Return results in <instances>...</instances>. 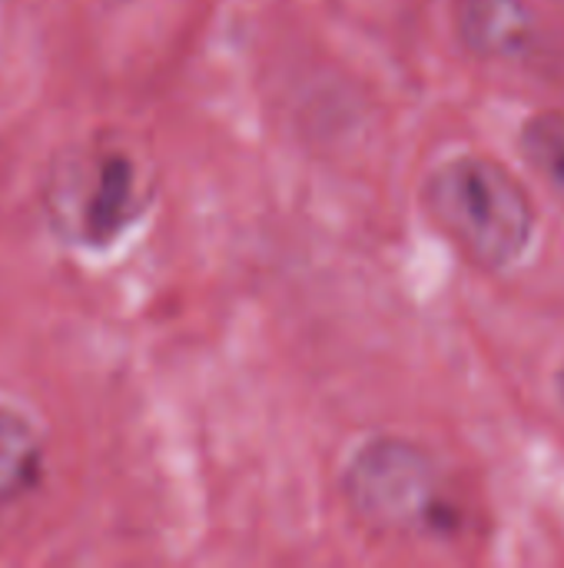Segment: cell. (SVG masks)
<instances>
[{"label":"cell","instance_id":"cell-1","mask_svg":"<svg viewBox=\"0 0 564 568\" xmlns=\"http://www.w3.org/2000/svg\"><path fill=\"white\" fill-rule=\"evenodd\" d=\"M425 203L439 226L489 270L512 266L535 233L529 193L509 170L485 156L442 163L425 186Z\"/></svg>","mask_w":564,"mask_h":568},{"label":"cell","instance_id":"cell-2","mask_svg":"<svg viewBox=\"0 0 564 568\" xmlns=\"http://www.w3.org/2000/svg\"><path fill=\"white\" fill-rule=\"evenodd\" d=\"M346 493L352 509L386 532H432L449 523L435 463L402 439L369 443L352 459Z\"/></svg>","mask_w":564,"mask_h":568},{"label":"cell","instance_id":"cell-3","mask_svg":"<svg viewBox=\"0 0 564 568\" xmlns=\"http://www.w3.org/2000/svg\"><path fill=\"white\" fill-rule=\"evenodd\" d=\"M146 206L143 170L126 150H90L50 186V216L73 243H113Z\"/></svg>","mask_w":564,"mask_h":568},{"label":"cell","instance_id":"cell-4","mask_svg":"<svg viewBox=\"0 0 564 568\" xmlns=\"http://www.w3.org/2000/svg\"><path fill=\"white\" fill-rule=\"evenodd\" d=\"M462 40L492 60H512L535 43V13L525 0H459Z\"/></svg>","mask_w":564,"mask_h":568},{"label":"cell","instance_id":"cell-5","mask_svg":"<svg viewBox=\"0 0 564 568\" xmlns=\"http://www.w3.org/2000/svg\"><path fill=\"white\" fill-rule=\"evenodd\" d=\"M43 476V446L37 429L10 413L0 409V509L13 506L27 496Z\"/></svg>","mask_w":564,"mask_h":568},{"label":"cell","instance_id":"cell-6","mask_svg":"<svg viewBox=\"0 0 564 568\" xmlns=\"http://www.w3.org/2000/svg\"><path fill=\"white\" fill-rule=\"evenodd\" d=\"M522 153L532 170L564 200V113H542L522 130Z\"/></svg>","mask_w":564,"mask_h":568}]
</instances>
